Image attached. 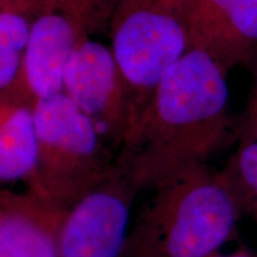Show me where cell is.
I'll list each match as a JSON object with an SVG mask.
<instances>
[{"label":"cell","mask_w":257,"mask_h":257,"mask_svg":"<svg viewBox=\"0 0 257 257\" xmlns=\"http://www.w3.org/2000/svg\"><path fill=\"white\" fill-rule=\"evenodd\" d=\"M223 173L240 210L257 218V141L242 142Z\"/></svg>","instance_id":"obj_11"},{"label":"cell","mask_w":257,"mask_h":257,"mask_svg":"<svg viewBox=\"0 0 257 257\" xmlns=\"http://www.w3.org/2000/svg\"><path fill=\"white\" fill-rule=\"evenodd\" d=\"M208 257H257V256L248 249L238 248L229 252H223L221 250H219V251L212 253V255Z\"/></svg>","instance_id":"obj_14"},{"label":"cell","mask_w":257,"mask_h":257,"mask_svg":"<svg viewBox=\"0 0 257 257\" xmlns=\"http://www.w3.org/2000/svg\"><path fill=\"white\" fill-rule=\"evenodd\" d=\"M34 19L47 11H61L87 21L94 27L110 18L113 0H18Z\"/></svg>","instance_id":"obj_12"},{"label":"cell","mask_w":257,"mask_h":257,"mask_svg":"<svg viewBox=\"0 0 257 257\" xmlns=\"http://www.w3.org/2000/svg\"><path fill=\"white\" fill-rule=\"evenodd\" d=\"M152 189L131 224L124 257H208L236 231L242 210L223 170L194 165Z\"/></svg>","instance_id":"obj_2"},{"label":"cell","mask_w":257,"mask_h":257,"mask_svg":"<svg viewBox=\"0 0 257 257\" xmlns=\"http://www.w3.org/2000/svg\"><path fill=\"white\" fill-rule=\"evenodd\" d=\"M63 93L118 154L130 130L131 110L126 86L111 47L85 38L67 66Z\"/></svg>","instance_id":"obj_6"},{"label":"cell","mask_w":257,"mask_h":257,"mask_svg":"<svg viewBox=\"0 0 257 257\" xmlns=\"http://www.w3.org/2000/svg\"><path fill=\"white\" fill-rule=\"evenodd\" d=\"M38 198L66 211L113 169L117 154L64 93L34 105Z\"/></svg>","instance_id":"obj_4"},{"label":"cell","mask_w":257,"mask_h":257,"mask_svg":"<svg viewBox=\"0 0 257 257\" xmlns=\"http://www.w3.org/2000/svg\"><path fill=\"white\" fill-rule=\"evenodd\" d=\"M95 27L61 11H47L32 19L22 69L10 94L34 106L63 92L64 73L80 43Z\"/></svg>","instance_id":"obj_7"},{"label":"cell","mask_w":257,"mask_h":257,"mask_svg":"<svg viewBox=\"0 0 257 257\" xmlns=\"http://www.w3.org/2000/svg\"><path fill=\"white\" fill-rule=\"evenodd\" d=\"M193 8L194 0H113L110 47L130 100L128 134L162 79L192 49Z\"/></svg>","instance_id":"obj_3"},{"label":"cell","mask_w":257,"mask_h":257,"mask_svg":"<svg viewBox=\"0 0 257 257\" xmlns=\"http://www.w3.org/2000/svg\"><path fill=\"white\" fill-rule=\"evenodd\" d=\"M63 213L28 192L0 189V257H59Z\"/></svg>","instance_id":"obj_9"},{"label":"cell","mask_w":257,"mask_h":257,"mask_svg":"<svg viewBox=\"0 0 257 257\" xmlns=\"http://www.w3.org/2000/svg\"><path fill=\"white\" fill-rule=\"evenodd\" d=\"M227 73L207 54L191 49L162 79L117 154L140 191L207 163L226 142Z\"/></svg>","instance_id":"obj_1"},{"label":"cell","mask_w":257,"mask_h":257,"mask_svg":"<svg viewBox=\"0 0 257 257\" xmlns=\"http://www.w3.org/2000/svg\"><path fill=\"white\" fill-rule=\"evenodd\" d=\"M192 49L229 72L257 55V0H194Z\"/></svg>","instance_id":"obj_8"},{"label":"cell","mask_w":257,"mask_h":257,"mask_svg":"<svg viewBox=\"0 0 257 257\" xmlns=\"http://www.w3.org/2000/svg\"><path fill=\"white\" fill-rule=\"evenodd\" d=\"M37 154L34 106L10 93L0 96V189L23 184L38 198Z\"/></svg>","instance_id":"obj_10"},{"label":"cell","mask_w":257,"mask_h":257,"mask_svg":"<svg viewBox=\"0 0 257 257\" xmlns=\"http://www.w3.org/2000/svg\"><path fill=\"white\" fill-rule=\"evenodd\" d=\"M140 192L115 159L104 181L64 211L57 237L59 257H124Z\"/></svg>","instance_id":"obj_5"},{"label":"cell","mask_w":257,"mask_h":257,"mask_svg":"<svg viewBox=\"0 0 257 257\" xmlns=\"http://www.w3.org/2000/svg\"><path fill=\"white\" fill-rule=\"evenodd\" d=\"M256 80L253 83L251 96L249 99V105L246 108V117L244 119L243 142L257 141V70Z\"/></svg>","instance_id":"obj_13"}]
</instances>
